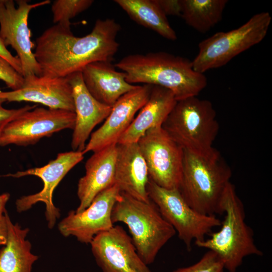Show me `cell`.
I'll return each instance as SVG.
<instances>
[{"label": "cell", "mask_w": 272, "mask_h": 272, "mask_svg": "<svg viewBox=\"0 0 272 272\" xmlns=\"http://www.w3.org/2000/svg\"><path fill=\"white\" fill-rule=\"evenodd\" d=\"M0 56L6 60L20 74L22 75V70L19 59L13 56L8 50L0 37Z\"/></svg>", "instance_id": "obj_30"}, {"label": "cell", "mask_w": 272, "mask_h": 272, "mask_svg": "<svg viewBox=\"0 0 272 272\" xmlns=\"http://www.w3.org/2000/svg\"><path fill=\"white\" fill-rule=\"evenodd\" d=\"M0 80L12 90L22 86L24 78L5 59L0 56Z\"/></svg>", "instance_id": "obj_27"}, {"label": "cell", "mask_w": 272, "mask_h": 272, "mask_svg": "<svg viewBox=\"0 0 272 272\" xmlns=\"http://www.w3.org/2000/svg\"><path fill=\"white\" fill-rule=\"evenodd\" d=\"M114 65L128 83L165 88L177 101L197 96L207 85L206 76L194 71L192 61L165 51L129 54Z\"/></svg>", "instance_id": "obj_2"}, {"label": "cell", "mask_w": 272, "mask_h": 272, "mask_svg": "<svg viewBox=\"0 0 272 272\" xmlns=\"http://www.w3.org/2000/svg\"><path fill=\"white\" fill-rule=\"evenodd\" d=\"M161 10L166 16H181L180 0H156Z\"/></svg>", "instance_id": "obj_29"}, {"label": "cell", "mask_w": 272, "mask_h": 272, "mask_svg": "<svg viewBox=\"0 0 272 272\" xmlns=\"http://www.w3.org/2000/svg\"><path fill=\"white\" fill-rule=\"evenodd\" d=\"M224 270L223 263L218 255L208 250L196 262L172 272H224Z\"/></svg>", "instance_id": "obj_26"}, {"label": "cell", "mask_w": 272, "mask_h": 272, "mask_svg": "<svg viewBox=\"0 0 272 272\" xmlns=\"http://www.w3.org/2000/svg\"><path fill=\"white\" fill-rule=\"evenodd\" d=\"M0 0V37L5 45L11 46L19 59L24 78L31 75L42 76L40 67L32 52L31 31L28 27V19L31 11L48 5L45 0L29 4L26 0L16 1Z\"/></svg>", "instance_id": "obj_10"}, {"label": "cell", "mask_w": 272, "mask_h": 272, "mask_svg": "<svg viewBox=\"0 0 272 272\" xmlns=\"http://www.w3.org/2000/svg\"><path fill=\"white\" fill-rule=\"evenodd\" d=\"M177 100L169 90L153 86L149 98L117 143H138L149 129L162 127Z\"/></svg>", "instance_id": "obj_21"}, {"label": "cell", "mask_w": 272, "mask_h": 272, "mask_svg": "<svg viewBox=\"0 0 272 272\" xmlns=\"http://www.w3.org/2000/svg\"><path fill=\"white\" fill-rule=\"evenodd\" d=\"M147 191L149 198L189 251L193 241H202L214 228L221 225V220L217 216L201 214L191 208L178 188L161 187L149 178Z\"/></svg>", "instance_id": "obj_8"}, {"label": "cell", "mask_w": 272, "mask_h": 272, "mask_svg": "<svg viewBox=\"0 0 272 272\" xmlns=\"http://www.w3.org/2000/svg\"><path fill=\"white\" fill-rule=\"evenodd\" d=\"M84 83L91 95L100 103L112 107L123 95L136 88L128 83L123 72L112 61L91 63L81 71Z\"/></svg>", "instance_id": "obj_20"}, {"label": "cell", "mask_w": 272, "mask_h": 272, "mask_svg": "<svg viewBox=\"0 0 272 272\" xmlns=\"http://www.w3.org/2000/svg\"><path fill=\"white\" fill-rule=\"evenodd\" d=\"M120 194L115 184L103 190L83 211H71L59 223V232L64 237L74 236L81 243L90 244L96 235L114 226L112 211Z\"/></svg>", "instance_id": "obj_13"}, {"label": "cell", "mask_w": 272, "mask_h": 272, "mask_svg": "<svg viewBox=\"0 0 272 272\" xmlns=\"http://www.w3.org/2000/svg\"><path fill=\"white\" fill-rule=\"evenodd\" d=\"M162 127L183 150L205 153L214 148L219 124L212 103L192 96L176 101Z\"/></svg>", "instance_id": "obj_6"}, {"label": "cell", "mask_w": 272, "mask_h": 272, "mask_svg": "<svg viewBox=\"0 0 272 272\" xmlns=\"http://www.w3.org/2000/svg\"><path fill=\"white\" fill-rule=\"evenodd\" d=\"M114 2L138 24L168 40L177 39L175 31L156 0H115Z\"/></svg>", "instance_id": "obj_23"}, {"label": "cell", "mask_w": 272, "mask_h": 272, "mask_svg": "<svg viewBox=\"0 0 272 272\" xmlns=\"http://www.w3.org/2000/svg\"><path fill=\"white\" fill-rule=\"evenodd\" d=\"M6 101L0 98V134L5 127L11 121L17 118L24 112L33 109L36 105H27L18 109H8L4 108L3 106Z\"/></svg>", "instance_id": "obj_28"}, {"label": "cell", "mask_w": 272, "mask_h": 272, "mask_svg": "<svg viewBox=\"0 0 272 272\" xmlns=\"http://www.w3.org/2000/svg\"><path fill=\"white\" fill-rule=\"evenodd\" d=\"M138 144L149 178L161 187L178 189L184 157L182 148L162 127L148 130Z\"/></svg>", "instance_id": "obj_9"}, {"label": "cell", "mask_w": 272, "mask_h": 272, "mask_svg": "<svg viewBox=\"0 0 272 272\" xmlns=\"http://www.w3.org/2000/svg\"><path fill=\"white\" fill-rule=\"evenodd\" d=\"M271 17L268 12L252 16L238 28L219 32L198 44V52L192 61L193 68L203 74L226 64L234 57L260 43L266 36Z\"/></svg>", "instance_id": "obj_7"}, {"label": "cell", "mask_w": 272, "mask_h": 272, "mask_svg": "<svg viewBox=\"0 0 272 272\" xmlns=\"http://www.w3.org/2000/svg\"><path fill=\"white\" fill-rule=\"evenodd\" d=\"M120 29L112 18L97 19L92 31L83 37L59 24L50 27L36 39L34 52L42 76L65 78L91 63L112 61L119 47L116 38Z\"/></svg>", "instance_id": "obj_1"}, {"label": "cell", "mask_w": 272, "mask_h": 272, "mask_svg": "<svg viewBox=\"0 0 272 272\" xmlns=\"http://www.w3.org/2000/svg\"><path fill=\"white\" fill-rule=\"evenodd\" d=\"M221 208L225 216L220 229L194 244L216 253L228 272H236L246 257L261 256L263 252L255 243L253 231L245 221L243 204L231 182L223 193Z\"/></svg>", "instance_id": "obj_4"}, {"label": "cell", "mask_w": 272, "mask_h": 272, "mask_svg": "<svg viewBox=\"0 0 272 272\" xmlns=\"http://www.w3.org/2000/svg\"><path fill=\"white\" fill-rule=\"evenodd\" d=\"M10 197L9 193L5 192L0 194V217L6 211V206Z\"/></svg>", "instance_id": "obj_32"}, {"label": "cell", "mask_w": 272, "mask_h": 272, "mask_svg": "<svg viewBox=\"0 0 272 272\" xmlns=\"http://www.w3.org/2000/svg\"><path fill=\"white\" fill-rule=\"evenodd\" d=\"M24 78L22 86L18 90H0V98L6 102H31L75 112L72 87L67 77L31 75Z\"/></svg>", "instance_id": "obj_16"}, {"label": "cell", "mask_w": 272, "mask_h": 272, "mask_svg": "<svg viewBox=\"0 0 272 272\" xmlns=\"http://www.w3.org/2000/svg\"><path fill=\"white\" fill-rule=\"evenodd\" d=\"M111 219L113 224L126 225L138 254L148 265L176 234L151 199L145 202L121 192L113 208Z\"/></svg>", "instance_id": "obj_5"}, {"label": "cell", "mask_w": 272, "mask_h": 272, "mask_svg": "<svg viewBox=\"0 0 272 272\" xmlns=\"http://www.w3.org/2000/svg\"><path fill=\"white\" fill-rule=\"evenodd\" d=\"M7 238L8 225L6 215L5 212L4 215L0 217V246L5 245L6 244Z\"/></svg>", "instance_id": "obj_31"}, {"label": "cell", "mask_w": 272, "mask_h": 272, "mask_svg": "<svg viewBox=\"0 0 272 272\" xmlns=\"http://www.w3.org/2000/svg\"><path fill=\"white\" fill-rule=\"evenodd\" d=\"M231 176L230 167L215 148L205 153L184 150L178 189L187 203L195 211L217 216L223 214L221 198Z\"/></svg>", "instance_id": "obj_3"}, {"label": "cell", "mask_w": 272, "mask_h": 272, "mask_svg": "<svg viewBox=\"0 0 272 272\" xmlns=\"http://www.w3.org/2000/svg\"><path fill=\"white\" fill-rule=\"evenodd\" d=\"M8 238L0 250V272H32V266L38 256L31 252L32 245L26 239L30 231L13 224L6 211Z\"/></svg>", "instance_id": "obj_22"}, {"label": "cell", "mask_w": 272, "mask_h": 272, "mask_svg": "<svg viewBox=\"0 0 272 272\" xmlns=\"http://www.w3.org/2000/svg\"><path fill=\"white\" fill-rule=\"evenodd\" d=\"M84 155L83 152L80 151L62 152L58 154L55 159L42 167L0 175V177L13 178L33 175L39 177L43 183V188L39 192L23 196L17 199V212L28 211L37 202H43L45 205V215L48 227L49 229L53 228L60 216L59 209L52 201L53 191L66 174L84 159Z\"/></svg>", "instance_id": "obj_12"}, {"label": "cell", "mask_w": 272, "mask_h": 272, "mask_svg": "<svg viewBox=\"0 0 272 272\" xmlns=\"http://www.w3.org/2000/svg\"><path fill=\"white\" fill-rule=\"evenodd\" d=\"M67 77L72 87L76 115L71 147L73 151L83 152L93 129L107 118L112 107L91 95L84 83L81 72Z\"/></svg>", "instance_id": "obj_17"}, {"label": "cell", "mask_w": 272, "mask_h": 272, "mask_svg": "<svg viewBox=\"0 0 272 272\" xmlns=\"http://www.w3.org/2000/svg\"><path fill=\"white\" fill-rule=\"evenodd\" d=\"M75 112L36 107L9 122L0 134V146H28L65 129H74Z\"/></svg>", "instance_id": "obj_11"}, {"label": "cell", "mask_w": 272, "mask_h": 272, "mask_svg": "<svg viewBox=\"0 0 272 272\" xmlns=\"http://www.w3.org/2000/svg\"><path fill=\"white\" fill-rule=\"evenodd\" d=\"M93 0H55L51 6L53 22L67 28H71L70 20L89 9Z\"/></svg>", "instance_id": "obj_25"}, {"label": "cell", "mask_w": 272, "mask_h": 272, "mask_svg": "<svg viewBox=\"0 0 272 272\" xmlns=\"http://www.w3.org/2000/svg\"><path fill=\"white\" fill-rule=\"evenodd\" d=\"M149 174L138 143L116 144L114 184L120 192L145 202Z\"/></svg>", "instance_id": "obj_18"}, {"label": "cell", "mask_w": 272, "mask_h": 272, "mask_svg": "<svg viewBox=\"0 0 272 272\" xmlns=\"http://www.w3.org/2000/svg\"><path fill=\"white\" fill-rule=\"evenodd\" d=\"M181 16L200 33H206L222 19L227 0H180Z\"/></svg>", "instance_id": "obj_24"}, {"label": "cell", "mask_w": 272, "mask_h": 272, "mask_svg": "<svg viewBox=\"0 0 272 272\" xmlns=\"http://www.w3.org/2000/svg\"><path fill=\"white\" fill-rule=\"evenodd\" d=\"M153 85H137L135 88L121 96L112 106L104 123L91 134L83 152H95L117 144L128 128L136 113L147 102Z\"/></svg>", "instance_id": "obj_15"}, {"label": "cell", "mask_w": 272, "mask_h": 272, "mask_svg": "<svg viewBox=\"0 0 272 272\" xmlns=\"http://www.w3.org/2000/svg\"><path fill=\"white\" fill-rule=\"evenodd\" d=\"M90 244L96 262L103 272H152L121 226H113L98 234Z\"/></svg>", "instance_id": "obj_14"}, {"label": "cell", "mask_w": 272, "mask_h": 272, "mask_svg": "<svg viewBox=\"0 0 272 272\" xmlns=\"http://www.w3.org/2000/svg\"><path fill=\"white\" fill-rule=\"evenodd\" d=\"M116 144L94 152L85 163V174L78 183L80 213L88 208L100 192L114 184Z\"/></svg>", "instance_id": "obj_19"}]
</instances>
